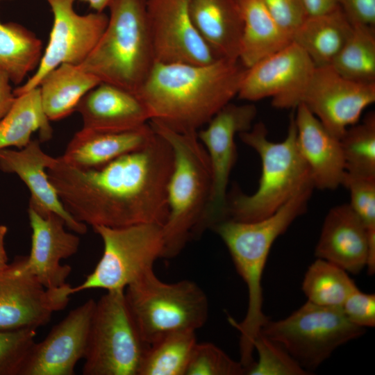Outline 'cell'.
<instances>
[{"instance_id": "9a60e30c", "label": "cell", "mask_w": 375, "mask_h": 375, "mask_svg": "<svg viewBox=\"0 0 375 375\" xmlns=\"http://www.w3.org/2000/svg\"><path fill=\"white\" fill-rule=\"evenodd\" d=\"M375 102V83L349 80L330 65L315 67L301 103L340 139Z\"/></svg>"}, {"instance_id": "d590c367", "label": "cell", "mask_w": 375, "mask_h": 375, "mask_svg": "<svg viewBox=\"0 0 375 375\" xmlns=\"http://www.w3.org/2000/svg\"><path fill=\"white\" fill-rule=\"evenodd\" d=\"M36 335L35 328L0 331V374H19Z\"/></svg>"}, {"instance_id": "d6986e66", "label": "cell", "mask_w": 375, "mask_h": 375, "mask_svg": "<svg viewBox=\"0 0 375 375\" xmlns=\"http://www.w3.org/2000/svg\"><path fill=\"white\" fill-rule=\"evenodd\" d=\"M55 160L42 150L38 140H31L22 149L0 150V169L15 174L24 183L31 195L28 207L42 215L56 214L71 231L85 234L87 225L76 221L66 210L49 178L47 169Z\"/></svg>"}, {"instance_id": "836d02e7", "label": "cell", "mask_w": 375, "mask_h": 375, "mask_svg": "<svg viewBox=\"0 0 375 375\" xmlns=\"http://www.w3.org/2000/svg\"><path fill=\"white\" fill-rule=\"evenodd\" d=\"M253 349L258 360L247 369L249 375H307L304 369L278 342L260 333L256 338Z\"/></svg>"}, {"instance_id": "8d00e7d4", "label": "cell", "mask_w": 375, "mask_h": 375, "mask_svg": "<svg viewBox=\"0 0 375 375\" xmlns=\"http://www.w3.org/2000/svg\"><path fill=\"white\" fill-rule=\"evenodd\" d=\"M349 192L353 210L368 231H375V177H364L345 172L342 185Z\"/></svg>"}, {"instance_id": "60d3db41", "label": "cell", "mask_w": 375, "mask_h": 375, "mask_svg": "<svg viewBox=\"0 0 375 375\" xmlns=\"http://www.w3.org/2000/svg\"><path fill=\"white\" fill-rule=\"evenodd\" d=\"M8 76L0 69V121L11 108L15 96Z\"/></svg>"}, {"instance_id": "484cf974", "label": "cell", "mask_w": 375, "mask_h": 375, "mask_svg": "<svg viewBox=\"0 0 375 375\" xmlns=\"http://www.w3.org/2000/svg\"><path fill=\"white\" fill-rule=\"evenodd\" d=\"M353 30L339 6L316 16H308L292 36L315 67L331 65Z\"/></svg>"}, {"instance_id": "44dd1931", "label": "cell", "mask_w": 375, "mask_h": 375, "mask_svg": "<svg viewBox=\"0 0 375 375\" xmlns=\"http://www.w3.org/2000/svg\"><path fill=\"white\" fill-rule=\"evenodd\" d=\"M75 111L81 116L83 128L100 132L131 131L151 119L138 94L103 82L82 97Z\"/></svg>"}, {"instance_id": "e575fe53", "label": "cell", "mask_w": 375, "mask_h": 375, "mask_svg": "<svg viewBox=\"0 0 375 375\" xmlns=\"http://www.w3.org/2000/svg\"><path fill=\"white\" fill-rule=\"evenodd\" d=\"M247 369L210 342L195 344L185 375H242Z\"/></svg>"}, {"instance_id": "d6a6232c", "label": "cell", "mask_w": 375, "mask_h": 375, "mask_svg": "<svg viewBox=\"0 0 375 375\" xmlns=\"http://www.w3.org/2000/svg\"><path fill=\"white\" fill-rule=\"evenodd\" d=\"M345 172L355 176L375 177V113L349 127L340 139Z\"/></svg>"}, {"instance_id": "1f68e13d", "label": "cell", "mask_w": 375, "mask_h": 375, "mask_svg": "<svg viewBox=\"0 0 375 375\" xmlns=\"http://www.w3.org/2000/svg\"><path fill=\"white\" fill-rule=\"evenodd\" d=\"M374 30L369 26H353L349 39L330 66L349 80L375 83Z\"/></svg>"}, {"instance_id": "6da1fadb", "label": "cell", "mask_w": 375, "mask_h": 375, "mask_svg": "<svg viewBox=\"0 0 375 375\" xmlns=\"http://www.w3.org/2000/svg\"><path fill=\"white\" fill-rule=\"evenodd\" d=\"M173 165L171 146L155 132L144 146L99 167L77 168L58 157L47 172L65 208L79 222L162 226Z\"/></svg>"}, {"instance_id": "ba28073f", "label": "cell", "mask_w": 375, "mask_h": 375, "mask_svg": "<svg viewBox=\"0 0 375 375\" xmlns=\"http://www.w3.org/2000/svg\"><path fill=\"white\" fill-rule=\"evenodd\" d=\"M149 346L131 317L124 290L107 291L96 301L83 374L138 375Z\"/></svg>"}, {"instance_id": "603a6c76", "label": "cell", "mask_w": 375, "mask_h": 375, "mask_svg": "<svg viewBox=\"0 0 375 375\" xmlns=\"http://www.w3.org/2000/svg\"><path fill=\"white\" fill-rule=\"evenodd\" d=\"M154 133L149 122L122 132H100L82 128L74 135L60 157L77 168H97L144 146Z\"/></svg>"}, {"instance_id": "ac0fdd59", "label": "cell", "mask_w": 375, "mask_h": 375, "mask_svg": "<svg viewBox=\"0 0 375 375\" xmlns=\"http://www.w3.org/2000/svg\"><path fill=\"white\" fill-rule=\"evenodd\" d=\"M28 215L32 233L30 253L24 259L25 267L47 289L66 284L72 267L62 265L60 261L78 251L79 237L67 232L65 221L56 214L42 215L28 207Z\"/></svg>"}, {"instance_id": "7c38bea8", "label": "cell", "mask_w": 375, "mask_h": 375, "mask_svg": "<svg viewBox=\"0 0 375 375\" xmlns=\"http://www.w3.org/2000/svg\"><path fill=\"white\" fill-rule=\"evenodd\" d=\"M53 23L49 42L35 72L26 82L13 90L15 96L38 87L42 79L62 63L79 65L92 51L108 21L103 12L81 15L74 10L76 0H46Z\"/></svg>"}, {"instance_id": "7a4b0ae2", "label": "cell", "mask_w": 375, "mask_h": 375, "mask_svg": "<svg viewBox=\"0 0 375 375\" xmlns=\"http://www.w3.org/2000/svg\"><path fill=\"white\" fill-rule=\"evenodd\" d=\"M246 69L225 58L205 65L156 62L137 94L150 121L197 131L238 95Z\"/></svg>"}, {"instance_id": "2e32d148", "label": "cell", "mask_w": 375, "mask_h": 375, "mask_svg": "<svg viewBox=\"0 0 375 375\" xmlns=\"http://www.w3.org/2000/svg\"><path fill=\"white\" fill-rule=\"evenodd\" d=\"M146 10L156 62L205 65L220 58L195 28L189 0H147Z\"/></svg>"}, {"instance_id": "4fadbf2b", "label": "cell", "mask_w": 375, "mask_h": 375, "mask_svg": "<svg viewBox=\"0 0 375 375\" xmlns=\"http://www.w3.org/2000/svg\"><path fill=\"white\" fill-rule=\"evenodd\" d=\"M25 256L0 270V331L35 328L65 309L72 287L47 289L26 269Z\"/></svg>"}, {"instance_id": "e0dca14e", "label": "cell", "mask_w": 375, "mask_h": 375, "mask_svg": "<svg viewBox=\"0 0 375 375\" xmlns=\"http://www.w3.org/2000/svg\"><path fill=\"white\" fill-rule=\"evenodd\" d=\"M96 301L90 299L72 310L26 356L21 375H74L83 359Z\"/></svg>"}, {"instance_id": "f35d334b", "label": "cell", "mask_w": 375, "mask_h": 375, "mask_svg": "<svg viewBox=\"0 0 375 375\" xmlns=\"http://www.w3.org/2000/svg\"><path fill=\"white\" fill-rule=\"evenodd\" d=\"M341 308L351 323L364 328L374 327V294L365 293L356 288L347 297Z\"/></svg>"}, {"instance_id": "4dcf8cb0", "label": "cell", "mask_w": 375, "mask_h": 375, "mask_svg": "<svg viewBox=\"0 0 375 375\" xmlns=\"http://www.w3.org/2000/svg\"><path fill=\"white\" fill-rule=\"evenodd\" d=\"M301 288L308 301L322 306L342 308L358 287L344 269L317 258L306 272Z\"/></svg>"}, {"instance_id": "f546056e", "label": "cell", "mask_w": 375, "mask_h": 375, "mask_svg": "<svg viewBox=\"0 0 375 375\" xmlns=\"http://www.w3.org/2000/svg\"><path fill=\"white\" fill-rule=\"evenodd\" d=\"M196 344L193 330L163 336L147 349L138 375H185Z\"/></svg>"}, {"instance_id": "83f0119b", "label": "cell", "mask_w": 375, "mask_h": 375, "mask_svg": "<svg viewBox=\"0 0 375 375\" xmlns=\"http://www.w3.org/2000/svg\"><path fill=\"white\" fill-rule=\"evenodd\" d=\"M49 122L42 107L39 87L15 96L11 108L0 121V150L25 147L37 131L40 142L48 141L53 136Z\"/></svg>"}, {"instance_id": "b9f144b4", "label": "cell", "mask_w": 375, "mask_h": 375, "mask_svg": "<svg viewBox=\"0 0 375 375\" xmlns=\"http://www.w3.org/2000/svg\"><path fill=\"white\" fill-rule=\"evenodd\" d=\"M308 16H316L328 12L338 6L337 0H302Z\"/></svg>"}, {"instance_id": "7bdbcfd3", "label": "cell", "mask_w": 375, "mask_h": 375, "mask_svg": "<svg viewBox=\"0 0 375 375\" xmlns=\"http://www.w3.org/2000/svg\"><path fill=\"white\" fill-rule=\"evenodd\" d=\"M8 228L4 225H0V270L6 269L8 266V257L5 249L4 240Z\"/></svg>"}, {"instance_id": "277c9868", "label": "cell", "mask_w": 375, "mask_h": 375, "mask_svg": "<svg viewBox=\"0 0 375 375\" xmlns=\"http://www.w3.org/2000/svg\"><path fill=\"white\" fill-rule=\"evenodd\" d=\"M149 124L169 144L174 155L167 187L168 215L162 226V258H173L194 235L203 232L211 192L210 164L197 131H179L155 121Z\"/></svg>"}, {"instance_id": "7402d4cb", "label": "cell", "mask_w": 375, "mask_h": 375, "mask_svg": "<svg viewBox=\"0 0 375 375\" xmlns=\"http://www.w3.org/2000/svg\"><path fill=\"white\" fill-rule=\"evenodd\" d=\"M294 121L299 151L307 164L315 188L333 190L342 185L345 165L340 139L330 133L303 103Z\"/></svg>"}, {"instance_id": "52a82bcc", "label": "cell", "mask_w": 375, "mask_h": 375, "mask_svg": "<svg viewBox=\"0 0 375 375\" xmlns=\"http://www.w3.org/2000/svg\"><path fill=\"white\" fill-rule=\"evenodd\" d=\"M124 295L138 331L149 345L174 331H196L208 319V298L192 281L165 283L152 270L126 287Z\"/></svg>"}, {"instance_id": "ffe728a7", "label": "cell", "mask_w": 375, "mask_h": 375, "mask_svg": "<svg viewBox=\"0 0 375 375\" xmlns=\"http://www.w3.org/2000/svg\"><path fill=\"white\" fill-rule=\"evenodd\" d=\"M368 253L367 229L350 205L331 208L322 224L315 256L357 274L367 267Z\"/></svg>"}, {"instance_id": "f1b7e54d", "label": "cell", "mask_w": 375, "mask_h": 375, "mask_svg": "<svg viewBox=\"0 0 375 375\" xmlns=\"http://www.w3.org/2000/svg\"><path fill=\"white\" fill-rule=\"evenodd\" d=\"M42 51V41L33 32L16 23L0 22V69L11 82L19 84L37 69Z\"/></svg>"}, {"instance_id": "30bf717a", "label": "cell", "mask_w": 375, "mask_h": 375, "mask_svg": "<svg viewBox=\"0 0 375 375\" xmlns=\"http://www.w3.org/2000/svg\"><path fill=\"white\" fill-rule=\"evenodd\" d=\"M92 228L102 240L103 253L85 281L72 287V294L90 289L125 290L153 270L156 260L162 257L164 238L160 225Z\"/></svg>"}, {"instance_id": "74e56055", "label": "cell", "mask_w": 375, "mask_h": 375, "mask_svg": "<svg viewBox=\"0 0 375 375\" xmlns=\"http://www.w3.org/2000/svg\"><path fill=\"white\" fill-rule=\"evenodd\" d=\"M278 26L292 38L308 17L302 0H263Z\"/></svg>"}, {"instance_id": "5bb4252c", "label": "cell", "mask_w": 375, "mask_h": 375, "mask_svg": "<svg viewBox=\"0 0 375 375\" xmlns=\"http://www.w3.org/2000/svg\"><path fill=\"white\" fill-rule=\"evenodd\" d=\"M315 65L295 42L247 68L238 97L250 102L271 98L279 109L296 108L312 77Z\"/></svg>"}, {"instance_id": "d4e9b609", "label": "cell", "mask_w": 375, "mask_h": 375, "mask_svg": "<svg viewBox=\"0 0 375 375\" xmlns=\"http://www.w3.org/2000/svg\"><path fill=\"white\" fill-rule=\"evenodd\" d=\"M243 20L238 59L245 68L282 49L292 38L276 23L263 0H238Z\"/></svg>"}, {"instance_id": "9c48e42d", "label": "cell", "mask_w": 375, "mask_h": 375, "mask_svg": "<svg viewBox=\"0 0 375 375\" xmlns=\"http://www.w3.org/2000/svg\"><path fill=\"white\" fill-rule=\"evenodd\" d=\"M365 328L351 323L341 308L308 301L285 319L270 321L260 333L280 344L306 370L316 369L340 346L362 336Z\"/></svg>"}, {"instance_id": "ab89813d", "label": "cell", "mask_w": 375, "mask_h": 375, "mask_svg": "<svg viewBox=\"0 0 375 375\" xmlns=\"http://www.w3.org/2000/svg\"><path fill=\"white\" fill-rule=\"evenodd\" d=\"M351 24L375 27V0H337Z\"/></svg>"}, {"instance_id": "ee69618b", "label": "cell", "mask_w": 375, "mask_h": 375, "mask_svg": "<svg viewBox=\"0 0 375 375\" xmlns=\"http://www.w3.org/2000/svg\"><path fill=\"white\" fill-rule=\"evenodd\" d=\"M86 2L96 12H103L112 0H80Z\"/></svg>"}, {"instance_id": "8fae6325", "label": "cell", "mask_w": 375, "mask_h": 375, "mask_svg": "<svg viewBox=\"0 0 375 375\" xmlns=\"http://www.w3.org/2000/svg\"><path fill=\"white\" fill-rule=\"evenodd\" d=\"M257 112L253 103L237 105L230 102L212 117L204 128L197 131V136L207 151L212 174L203 231L227 219V188L237 159L235 138L252 127Z\"/></svg>"}, {"instance_id": "8992f818", "label": "cell", "mask_w": 375, "mask_h": 375, "mask_svg": "<svg viewBox=\"0 0 375 375\" xmlns=\"http://www.w3.org/2000/svg\"><path fill=\"white\" fill-rule=\"evenodd\" d=\"M146 2L112 0L103 34L79 65L101 82L136 94L156 63Z\"/></svg>"}, {"instance_id": "cb8c5ba5", "label": "cell", "mask_w": 375, "mask_h": 375, "mask_svg": "<svg viewBox=\"0 0 375 375\" xmlns=\"http://www.w3.org/2000/svg\"><path fill=\"white\" fill-rule=\"evenodd\" d=\"M197 32L219 58L239 60L243 20L238 0H189Z\"/></svg>"}, {"instance_id": "4316f807", "label": "cell", "mask_w": 375, "mask_h": 375, "mask_svg": "<svg viewBox=\"0 0 375 375\" xmlns=\"http://www.w3.org/2000/svg\"><path fill=\"white\" fill-rule=\"evenodd\" d=\"M100 83L79 65L62 63L49 72L38 85L48 119L57 121L71 115L82 97Z\"/></svg>"}, {"instance_id": "3957f363", "label": "cell", "mask_w": 375, "mask_h": 375, "mask_svg": "<svg viewBox=\"0 0 375 375\" xmlns=\"http://www.w3.org/2000/svg\"><path fill=\"white\" fill-rule=\"evenodd\" d=\"M314 189L306 188L272 215L256 222L224 219L212 228L226 246L238 273L247 285L248 307L244 319L229 322L240 333V362L245 367L253 360V342L268 319L262 310V278L274 241L306 212Z\"/></svg>"}, {"instance_id": "5b68a950", "label": "cell", "mask_w": 375, "mask_h": 375, "mask_svg": "<svg viewBox=\"0 0 375 375\" xmlns=\"http://www.w3.org/2000/svg\"><path fill=\"white\" fill-rule=\"evenodd\" d=\"M267 134L262 122L238 134L242 142L260 156L262 172L253 194L248 195L235 188L227 195V219L239 222L261 220L274 214L306 188L314 187L309 168L297 145L294 115L290 117L283 140L272 142Z\"/></svg>"}]
</instances>
